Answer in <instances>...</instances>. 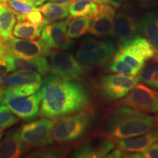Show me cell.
<instances>
[{
  "mask_svg": "<svg viewBox=\"0 0 158 158\" xmlns=\"http://www.w3.org/2000/svg\"><path fill=\"white\" fill-rule=\"evenodd\" d=\"M52 120L42 118L23 124L19 128L20 137L28 149L44 147L54 143L51 137L54 124Z\"/></svg>",
  "mask_w": 158,
  "mask_h": 158,
  "instance_id": "10",
  "label": "cell"
},
{
  "mask_svg": "<svg viewBox=\"0 0 158 158\" xmlns=\"http://www.w3.org/2000/svg\"><path fill=\"white\" fill-rule=\"evenodd\" d=\"M157 50L143 36H137L122 42L115 51L114 60L123 63L138 74L147 61L157 56Z\"/></svg>",
  "mask_w": 158,
  "mask_h": 158,
  "instance_id": "4",
  "label": "cell"
},
{
  "mask_svg": "<svg viewBox=\"0 0 158 158\" xmlns=\"http://www.w3.org/2000/svg\"><path fill=\"white\" fill-rule=\"evenodd\" d=\"M115 147L111 138L99 131L94 132L79 140L70 156L78 158L106 157Z\"/></svg>",
  "mask_w": 158,
  "mask_h": 158,
  "instance_id": "7",
  "label": "cell"
},
{
  "mask_svg": "<svg viewBox=\"0 0 158 158\" xmlns=\"http://www.w3.org/2000/svg\"><path fill=\"white\" fill-rule=\"evenodd\" d=\"M94 2L99 5H109L114 8L117 9L123 5L124 3L130 1V0H93Z\"/></svg>",
  "mask_w": 158,
  "mask_h": 158,
  "instance_id": "34",
  "label": "cell"
},
{
  "mask_svg": "<svg viewBox=\"0 0 158 158\" xmlns=\"http://www.w3.org/2000/svg\"><path fill=\"white\" fill-rule=\"evenodd\" d=\"M2 87L0 86V94H2Z\"/></svg>",
  "mask_w": 158,
  "mask_h": 158,
  "instance_id": "41",
  "label": "cell"
},
{
  "mask_svg": "<svg viewBox=\"0 0 158 158\" xmlns=\"http://www.w3.org/2000/svg\"><path fill=\"white\" fill-rule=\"evenodd\" d=\"M155 127L158 128V113L157 114V116H156V117H155Z\"/></svg>",
  "mask_w": 158,
  "mask_h": 158,
  "instance_id": "39",
  "label": "cell"
},
{
  "mask_svg": "<svg viewBox=\"0 0 158 158\" xmlns=\"http://www.w3.org/2000/svg\"><path fill=\"white\" fill-rule=\"evenodd\" d=\"M8 2V0H0V2L2 3H7Z\"/></svg>",
  "mask_w": 158,
  "mask_h": 158,
  "instance_id": "40",
  "label": "cell"
},
{
  "mask_svg": "<svg viewBox=\"0 0 158 158\" xmlns=\"http://www.w3.org/2000/svg\"><path fill=\"white\" fill-rule=\"evenodd\" d=\"M70 2H49L43 4L38 7L44 17L48 21H55L64 19L69 15L68 7Z\"/></svg>",
  "mask_w": 158,
  "mask_h": 158,
  "instance_id": "22",
  "label": "cell"
},
{
  "mask_svg": "<svg viewBox=\"0 0 158 158\" xmlns=\"http://www.w3.org/2000/svg\"><path fill=\"white\" fill-rule=\"evenodd\" d=\"M94 116V110L89 108L56 118L51 133L53 141L65 144L79 141L91 127Z\"/></svg>",
  "mask_w": 158,
  "mask_h": 158,
  "instance_id": "3",
  "label": "cell"
},
{
  "mask_svg": "<svg viewBox=\"0 0 158 158\" xmlns=\"http://www.w3.org/2000/svg\"><path fill=\"white\" fill-rule=\"evenodd\" d=\"M16 20L14 13L5 4L0 2V38L3 41L12 36Z\"/></svg>",
  "mask_w": 158,
  "mask_h": 158,
  "instance_id": "24",
  "label": "cell"
},
{
  "mask_svg": "<svg viewBox=\"0 0 158 158\" xmlns=\"http://www.w3.org/2000/svg\"><path fill=\"white\" fill-rule=\"evenodd\" d=\"M92 19L87 17H77L69 22L67 35L71 39L78 38L89 33Z\"/></svg>",
  "mask_w": 158,
  "mask_h": 158,
  "instance_id": "25",
  "label": "cell"
},
{
  "mask_svg": "<svg viewBox=\"0 0 158 158\" xmlns=\"http://www.w3.org/2000/svg\"><path fill=\"white\" fill-rule=\"evenodd\" d=\"M48 56L51 73L59 78L78 81L89 73L87 65L70 53L54 49Z\"/></svg>",
  "mask_w": 158,
  "mask_h": 158,
  "instance_id": "6",
  "label": "cell"
},
{
  "mask_svg": "<svg viewBox=\"0 0 158 158\" xmlns=\"http://www.w3.org/2000/svg\"><path fill=\"white\" fill-rule=\"evenodd\" d=\"M11 71V66L7 56L2 54L0 56V79Z\"/></svg>",
  "mask_w": 158,
  "mask_h": 158,
  "instance_id": "32",
  "label": "cell"
},
{
  "mask_svg": "<svg viewBox=\"0 0 158 158\" xmlns=\"http://www.w3.org/2000/svg\"><path fill=\"white\" fill-rule=\"evenodd\" d=\"M69 148H66L63 146L59 147H49L43 149H39L29 154V157H63L68 155Z\"/></svg>",
  "mask_w": 158,
  "mask_h": 158,
  "instance_id": "27",
  "label": "cell"
},
{
  "mask_svg": "<svg viewBox=\"0 0 158 158\" xmlns=\"http://www.w3.org/2000/svg\"><path fill=\"white\" fill-rule=\"evenodd\" d=\"M140 5L144 9L158 7V0H138Z\"/></svg>",
  "mask_w": 158,
  "mask_h": 158,
  "instance_id": "35",
  "label": "cell"
},
{
  "mask_svg": "<svg viewBox=\"0 0 158 158\" xmlns=\"http://www.w3.org/2000/svg\"><path fill=\"white\" fill-rule=\"evenodd\" d=\"M46 20L47 19H45L44 15L42 14V13L38 9L31 12L30 13L24 15L23 18V21H28L35 25L41 24V23H44Z\"/></svg>",
  "mask_w": 158,
  "mask_h": 158,
  "instance_id": "30",
  "label": "cell"
},
{
  "mask_svg": "<svg viewBox=\"0 0 158 158\" xmlns=\"http://www.w3.org/2000/svg\"><path fill=\"white\" fill-rule=\"evenodd\" d=\"M138 158H158V140L143 152H139Z\"/></svg>",
  "mask_w": 158,
  "mask_h": 158,
  "instance_id": "31",
  "label": "cell"
},
{
  "mask_svg": "<svg viewBox=\"0 0 158 158\" xmlns=\"http://www.w3.org/2000/svg\"><path fill=\"white\" fill-rule=\"evenodd\" d=\"M70 18L63 21L48 23L43 27L41 32V40L50 48L57 50H69L75 42L67 35Z\"/></svg>",
  "mask_w": 158,
  "mask_h": 158,
  "instance_id": "13",
  "label": "cell"
},
{
  "mask_svg": "<svg viewBox=\"0 0 158 158\" xmlns=\"http://www.w3.org/2000/svg\"><path fill=\"white\" fill-rule=\"evenodd\" d=\"M52 2H73L75 0H50Z\"/></svg>",
  "mask_w": 158,
  "mask_h": 158,
  "instance_id": "38",
  "label": "cell"
},
{
  "mask_svg": "<svg viewBox=\"0 0 158 158\" xmlns=\"http://www.w3.org/2000/svg\"><path fill=\"white\" fill-rule=\"evenodd\" d=\"M138 23L139 34L158 50V10L146 13Z\"/></svg>",
  "mask_w": 158,
  "mask_h": 158,
  "instance_id": "19",
  "label": "cell"
},
{
  "mask_svg": "<svg viewBox=\"0 0 158 158\" xmlns=\"http://www.w3.org/2000/svg\"><path fill=\"white\" fill-rule=\"evenodd\" d=\"M41 92L40 113L51 119L86 109L92 104L89 92L84 85L54 75L45 79Z\"/></svg>",
  "mask_w": 158,
  "mask_h": 158,
  "instance_id": "1",
  "label": "cell"
},
{
  "mask_svg": "<svg viewBox=\"0 0 158 158\" xmlns=\"http://www.w3.org/2000/svg\"><path fill=\"white\" fill-rule=\"evenodd\" d=\"M115 105L127 106L146 114H157L158 92L143 83H138Z\"/></svg>",
  "mask_w": 158,
  "mask_h": 158,
  "instance_id": "9",
  "label": "cell"
},
{
  "mask_svg": "<svg viewBox=\"0 0 158 158\" xmlns=\"http://www.w3.org/2000/svg\"><path fill=\"white\" fill-rule=\"evenodd\" d=\"M31 3L34 4L35 6H40L45 2L46 0H29Z\"/></svg>",
  "mask_w": 158,
  "mask_h": 158,
  "instance_id": "36",
  "label": "cell"
},
{
  "mask_svg": "<svg viewBox=\"0 0 158 158\" xmlns=\"http://www.w3.org/2000/svg\"><path fill=\"white\" fill-rule=\"evenodd\" d=\"M42 82L35 83V84H25L22 86H15V87H2L11 93L19 96H29L38 92L42 86Z\"/></svg>",
  "mask_w": 158,
  "mask_h": 158,
  "instance_id": "29",
  "label": "cell"
},
{
  "mask_svg": "<svg viewBox=\"0 0 158 158\" xmlns=\"http://www.w3.org/2000/svg\"><path fill=\"white\" fill-rule=\"evenodd\" d=\"M10 64L12 71L23 70L34 72L40 75H46L50 72V65L45 56L34 58H23L5 54Z\"/></svg>",
  "mask_w": 158,
  "mask_h": 158,
  "instance_id": "18",
  "label": "cell"
},
{
  "mask_svg": "<svg viewBox=\"0 0 158 158\" xmlns=\"http://www.w3.org/2000/svg\"><path fill=\"white\" fill-rule=\"evenodd\" d=\"M139 21L126 10H122L115 15L114 21L116 37L120 42L133 38L139 34Z\"/></svg>",
  "mask_w": 158,
  "mask_h": 158,
  "instance_id": "15",
  "label": "cell"
},
{
  "mask_svg": "<svg viewBox=\"0 0 158 158\" xmlns=\"http://www.w3.org/2000/svg\"><path fill=\"white\" fill-rule=\"evenodd\" d=\"M4 4L14 13L19 21H23L24 15L38 9L29 0H8L7 3Z\"/></svg>",
  "mask_w": 158,
  "mask_h": 158,
  "instance_id": "26",
  "label": "cell"
},
{
  "mask_svg": "<svg viewBox=\"0 0 158 158\" xmlns=\"http://www.w3.org/2000/svg\"><path fill=\"white\" fill-rule=\"evenodd\" d=\"M155 117L124 106L115 105L105 114L99 132L112 139L127 138L147 133L155 127Z\"/></svg>",
  "mask_w": 158,
  "mask_h": 158,
  "instance_id": "2",
  "label": "cell"
},
{
  "mask_svg": "<svg viewBox=\"0 0 158 158\" xmlns=\"http://www.w3.org/2000/svg\"><path fill=\"white\" fill-rule=\"evenodd\" d=\"M28 150L21 139L19 129L0 133V158H17Z\"/></svg>",
  "mask_w": 158,
  "mask_h": 158,
  "instance_id": "16",
  "label": "cell"
},
{
  "mask_svg": "<svg viewBox=\"0 0 158 158\" xmlns=\"http://www.w3.org/2000/svg\"><path fill=\"white\" fill-rule=\"evenodd\" d=\"M158 140V128H152L147 133L127 138L113 139L116 147L130 152H142Z\"/></svg>",
  "mask_w": 158,
  "mask_h": 158,
  "instance_id": "17",
  "label": "cell"
},
{
  "mask_svg": "<svg viewBox=\"0 0 158 158\" xmlns=\"http://www.w3.org/2000/svg\"><path fill=\"white\" fill-rule=\"evenodd\" d=\"M51 22L48 20L40 25H35L29 21H21L15 25L13 30V36L18 38L34 40L40 37L43 27Z\"/></svg>",
  "mask_w": 158,
  "mask_h": 158,
  "instance_id": "23",
  "label": "cell"
},
{
  "mask_svg": "<svg viewBox=\"0 0 158 158\" xmlns=\"http://www.w3.org/2000/svg\"><path fill=\"white\" fill-rule=\"evenodd\" d=\"M42 82L40 74L29 71L17 70L9 75H6L0 79L1 87H15L25 84Z\"/></svg>",
  "mask_w": 158,
  "mask_h": 158,
  "instance_id": "20",
  "label": "cell"
},
{
  "mask_svg": "<svg viewBox=\"0 0 158 158\" xmlns=\"http://www.w3.org/2000/svg\"><path fill=\"white\" fill-rule=\"evenodd\" d=\"M138 81L139 79L137 76L108 74L99 80L98 90L107 101H118L127 95Z\"/></svg>",
  "mask_w": 158,
  "mask_h": 158,
  "instance_id": "11",
  "label": "cell"
},
{
  "mask_svg": "<svg viewBox=\"0 0 158 158\" xmlns=\"http://www.w3.org/2000/svg\"><path fill=\"white\" fill-rule=\"evenodd\" d=\"M99 6L93 0H75L70 2L69 14L71 17H87L92 19L98 13Z\"/></svg>",
  "mask_w": 158,
  "mask_h": 158,
  "instance_id": "21",
  "label": "cell"
},
{
  "mask_svg": "<svg viewBox=\"0 0 158 158\" xmlns=\"http://www.w3.org/2000/svg\"><path fill=\"white\" fill-rule=\"evenodd\" d=\"M116 15L114 7L109 5H100L98 13L92 19L89 33L98 37H115L114 21Z\"/></svg>",
  "mask_w": 158,
  "mask_h": 158,
  "instance_id": "14",
  "label": "cell"
},
{
  "mask_svg": "<svg viewBox=\"0 0 158 158\" xmlns=\"http://www.w3.org/2000/svg\"><path fill=\"white\" fill-rule=\"evenodd\" d=\"M115 45L110 40L85 37L80 42L76 57L87 66H107L115 54Z\"/></svg>",
  "mask_w": 158,
  "mask_h": 158,
  "instance_id": "5",
  "label": "cell"
},
{
  "mask_svg": "<svg viewBox=\"0 0 158 158\" xmlns=\"http://www.w3.org/2000/svg\"><path fill=\"white\" fill-rule=\"evenodd\" d=\"M1 98H2V94H0V101H1Z\"/></svg>",
  "mask_w": 158,
  "mask_h": 158,
  "instance_id": "42",
  "label": "cell"
},
{
  "mask_svg": "<svg viewBox=\"0 0 158 158\" xmlns=\"http://www.w3.org/2000/svg\"><path fill=\"white\" fill-rule=\"evenodd\" d=\"M19 118L7 106L0 104V133L19 122Z\"/></svg>",
  "mask_w": 158,
  "mask_h": 158,
  "instance_id": "28",
  "label": "cell"
},
{
  "mask_svg": "<svg viewBox=\"0 0 158 158\" xmlns=\"http://www.w3.org/2000/svg\"><path fill=\"white\" fill-rule=\"evenodd\" d=\"M4 54V43L3 40L0 38V56Z\"/></svg>",
  "mask_w": 158,
  "mask_h": 158,
  "instance_id": "37",
  "label": "cell"
},
{
  "mask_svg": "<svg viewBox=\"0 0 158 158\" xmlns=\"http://www.w3.org/2000/svg\"><path fill=\"white\" fill-rule=\"evenodd\" d=\"M0 104L7 106L18 117L31 120L38 115L42 92L41 91L29 96H19L2 87Z\"/></svg>",
  "mask_w": 158,
  "mask_h": 158,
  "instance_id": "8",
  "label": "cell"
},
{
  "mask_svg": "<svg viewBox=\"0 0 158 158\" xmlns=\"http://www.w3.org/2000/svg\"><path fill=\"white\" fill-rule=\"evenodd\" d=\"M149 86L158 91V62L152 64V74Z\"/></svg>",
  "mask_w": 158,
  "mask_h": 158,
  "instance_id": "33",
  "label": "cell"
},
{
  "mask_svg": "<svg viewBox=\"0 0 158 158\" xmlns=\"http://www.w3.org/2000/svg\"><path fill=\"white\" fill-rule=\"evenodd\" d=\"M4 54L23 58L48 56L51 49L42 40L18 39L11 36L3 41Z\"/></svg>",
  "mask_w": 158,
  "mask_h": 158,
  "instance_id": "12",
  "label": "cell"
}]
</instances>
